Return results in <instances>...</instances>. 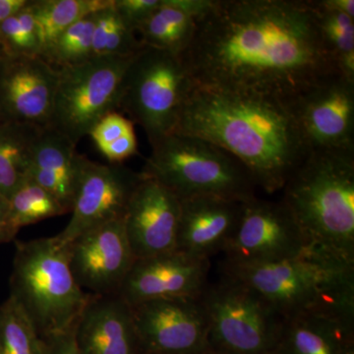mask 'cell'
<instances>
[{
	"label": "cell",
	"mask_w": 354,
	"mask_h": 354,
	"mask_svg": "<svg viewBox=\"0 0 354 354\" xmlns=\"http://www.w3.org/2000/svg\"><path fill=\"white\" fill-rule=\"evenodd\" d=\"M0 41L7 57H39L34 0L0 24Z\"/></svg>",
	"instance_id": "30"
},
{
	"label": "cell",
	"mask_w": 354,
	"mask_h": 354,
	"mask_svg": "<svg viewBox=\"0 0 354 354\" xmlns=\"http://www.w3.org/2000/svg\"><path fill=\"white\" fill-rule=\"evenodd\" d=\"M137 152L138 144L134 130L123 135L101 150L109 164H121L123 160L136 155Z\"/></svg>",
	"instance_id": "33"
},
{
	"label": "cell",
	"mask_w": 354,
	"mask_h": 354,
	"mask_svg": "<svg viewBox=\"0 0 354 354\" xmlns=\"http://www.w3.org/2000/svg\"><path fill=\"white\" fill-rule=\"evenodd\" d=\"M212 351L276 354L285 318L258 293L221 274L201 295Z\"/></svg>",
	"instance_id": "8"
},
{
	"label": "cell",
	"mask_w": 354,
	"mask_h": 354,
	"mask_svg": "<svg viewBox=\"0 0 354 354\" xmlns=\"http://www.w3.org/2000/svg\"><path fill=\"white\" fill-rule=\"evenodd\" d=\"M7 201L9 220L16 232L21 227L68 213L57 198L31 177L26 179Z\"/></svg>",
	"instance_id": "27"
},
{
	"label": "cell",
	"mask_w": 354,
	"mask_h": 354,
	"mask_svg": "<svg viewBox=\"0 0 354 354\" xmlns=\"http://www.w3.org/2000/svg\"><path fill=\"white\" fill-rule=\"evenodd\" d=\"M322 39L342 74L354 80V18L313 0Z\"/></svg>",
	"instance_id": "26"
},
{
	"label": "cell",
	"mask_w": 354,
	"mask_h": 354,
	"mask_svg": "<svg viewBox=\"0 0 354 354\" xmlns=\"http://www.w3.org/2000/svg\"><path fill=\"white\" fill-rule=\"evenodd\" d=\"M66 246L72 274L88 295L118 293L136 259L123 218L91 228Z\"/></svg>",
	"instance_id": "14"
},
{
	"label": "cell",
	"mask_w": 354,
	"mask_h": 354,
	"mask_svg": "<svg viewBox=\"0 0 354 354\" xmlns=\"http://www.w3.org/2000/svg\"><path fill=\"white\" fill-rule=\"evenodd\" d=\"M130 306L140 351L156 354L209 351L208 318L201 295L160 298Z\"/></svg>",
	"instance_id": "11"
},
{
	"label": "cell",
	"mask_w": 354,
	"mask_h": 354,
	"mask_svg": "<svg viewBox=\"0 0 354 354\" xmlns=\"http://www.w3.org/2000/svg\"><path fill=\"white\" fill-rule=\"evenodd\" d=\"M113 0H34L39 57L77 21L109 6Z\"/></svg>",
	"instance_id": "24"
},
{
	"label": "cell",
	"mask_w": 354,
	"mask_h": 354,
	"mask_svg": "<svg viewBox=\"0 0 354 354\" xmlns=\"http://www.w3.org/2000/svg\"><path fill=\"white\" fill-rule=\"evenodd\" d=\"M310 249L283 200L255 197L243 203L237 227L221 253L227 262L265 263L297 257Z\"/></svg>",
	"instance_id": "10"
},
{
	"label": "cell",
	"mask_w": 354,
	"mask_h": 354,
	"mask_svg": "<svg viewBox=\"0 0 354 354\" xmlns=\"http://www.w3.org/2000/svg\"><path fill=\"white\" fill-rule=\"evenodd\" d=\"M57 81V70L39 55L0 60L2 120L50 127Z\"/></svg>",
	"instance_id": "16"
},
{
	"label": "cell",
	"mask_w": 354,
	"mask_h": 354,
	"mask_svg": "<svg viewBox=\"0 0 354 354\" xmlns=\"http://www.w3.org/2000/svg\"><path fill=\"white\" fill-rule=\"evenodd\" d=\"M6 57H7L6 48H4L3 44L0 41V60L3 59Z\"/></svg>",
	"instance_id": "38"
},
{
	"label": "cell",
	"mask_w": 354,
	"mask_h": 354,
	"mask_svg": "<svg viewBox=\"0 0 354 354\" xmlns=\"http://www.w3.org/2000/svg\"><path fill=\"white\" fill-rule=\"evenodd\" d=\"M95 13L88 14L65 30L43 58L55 69L62 70L84 64L94 57Z\"/></svg>",
	"instance_id": "29"
},
{
	"label": "cell",
	"mask_w": 354,
	"mask_h": 354,
	"mask_svg": "<svg viewBox=\"0 0 354 354\" xmlns=\"http://www.w3.org/2000/svg\"><path fill=\"white\" fill-rule=\"evenodd\" d=\"M30 0H0V24L24 8Z\"/></svg>",
	"instance_id": "36"
},
{
	"label": "cell",
	"mask_w": 354,
	"mask_h": 354,
	"mask_svg": "<svg viewBox=\"0 0 354 354\" xmlns=\"http://www.w3.org/2000/svg\"><path fill=\"white\" fill-rule=\"evenodd\" d=\"M143 46L136 31L116 11L113 0L95 13L93 57H132Z\"/></svg>",
	"instance_id": "25"
},
{
	"label": "cell",
	"mask_w": 354,
	"mask_h": 354,
	"mask_svg": "<svg viewBox=\"0 0 354 354\" xmlns=\"http://www.w3.org/2000/svg\"><path fill=\"white\" fill-rule=\"evenodd\" d=\"M76 146L53 128H44L30 171V177L57 198L68 213L85 158L79 155Z\"/></svg>",
	"instance_id": "21"
},
{
	"label": "cell",
	"mask_w": 354,
	"mask_h": 354,
	"mask_svg": "<svg viewBox=\"0 0 354 354\" xmlns=\"http://www.w3.org/2000/svg\"><path fill=\"white\" fill-rule=\"evenodd\" d=\"M0 354H44L43 339L10 297L0 306Z\"/></svg>",
	"instance_id": "28"
},
{
	"label": "cell",
	"mask_w": 354,
	"mask_h": 354,
	"mask_svg": "<svg viewBox=\"0 0 354 354\" xmlns=\"http://www.w3.org/2000/svg\"><path fill=\"white\" fill-rule=\"evenodd\" d=\"M138 354H156V353H145V351H140Z\"/></svg>",
	"instance_id": "41"
},
{
	"label": "cell",
	"mask_w": 354,
	"mask_h": 354,
	"mask_svg": "<svg viewBox=\"0 0 354 354\" xmlns=\"http://www.w3.org/2000/svg\"><path fill=\"white\" fill-rule=\"evenodd\" d=\"M44 128L0 122V196L8 200L30 177L32 156Z\"/></svg>",
	"instance_id": "23"
},
{
	"label": "cell",
	"mask_w": 354,
	"mask_h": 354,
	"mask_svg": "<svg viewBox=\"0 0 354 354\" xmlns=\"http://www.w3.org/2000/svg\"><path fill=\"white\" fill-rule=\"evenodd\" d=\"M323 2L330 8L354 18V0H323Z\"/></svg>",
	"instance_id": "37"
},
{
	"label": "cell",
	"mask_w": 354,
	"mask_h": 354,
	"mask_svg": "<svg viewBox=\"0 0 354 354\" xmlns=\"http://www.w3.org/2000/svg\"><path fill=\"white\" fill-rule=\"evenodd\" d=\"M141 179V172L125 165H102L84 158L70 212L71 218L55 235L58 241L66 245L91 228L123 218Z\"/></svg>",
	"instance_id": "12"
},
{
	"label": "cell",
	"mask_w": 354,
	"mask_h": 354,
	"mask_svg": "<svg viewBox=\"0 0 354 354\" xmlns=\"http://www.w3.org/2000/svg\"><path fill=\"white\" fill-rule=\"evenodd\" d=\"M354 344V316L305 311L285 318L276 354H346Z\"/></svg>",
	"instance_id": "20"
},
{
	"label": "cell",
	"mask_w": 354,
	"mask_h": 354,
	"mask_svg": "<svg viewBox=\"0 0 354 354\" xmlns=\"http://www.w3.org/2000/svg\"><path fill=\"white\" fill-rule=\"evenodd\" d=\"M2 121L3 120H2L1 114H0V122H2Z\"/></svg>",
	"instance_id": "42"
},
{
	"label": "cell",
	"mask_w": 354,
	"mask_h": 354,
	"mask_svg": "<svg viewBox=\"0 0 354 354\" xmlns=\"http://www.w3.org/2000/svg\"><path fill=\"white\" fill-rule=\"evenodd\" d=\"M160 4V0H113L120 17L136 32Z\"/></svg>",
	"instance_id": "32"
},
{
	"label": "cell",
	"mask_w": 354,
	"mask_h": 354,
	"mask_svg": "<svg viewBox=\"0 0 354 354\" xmlns=\"http://www.w3.org/2000/svg\"><path fill=\"white\" fill-rule=\"evenodd\" d=\"M141 172L180 200L214 196L247 202L256 197L252 177L237 158L190 135L171 133L153 144Z\"/></svg>",
	"instance_id": "6"
},
{
	"label": "cell",
	"mask_w": 354,
	"mask_h": 354,
	"mask_svg": "<svg viewBox=\"0 0 354 354\" xmlns=\"http://www.w3.org/2000/svg\"><path fill=\"white\" fill-rule=\"evenodd\" d=\"M211 260L183 251L135 259L118 295L129 305L160 298L198 297L209 283Z\"/></svg>",
	"instance_id": "15"
},
{
	"label": "cell",
	"mask_w": 354,
	"mask_h": 354,
	"mask_svg": "<svg viewBox=\"0 0 354 354\" xmlns=\"http://www.w3.org/2000/svg\"><path fill=\"white\" fill-rule=\"evenodd\" d=\"M132 57H97L57 70L50 127L75 145L106 114L118 109Z\"/></svg>",
	"instance_id": "9"
},
{
	"label": "cell",
	"mask_w": 354,
	"mask_h": 354,
	"mask_svg": "<svg viewBox=\"0 0 354 354\" xmlns=\"http://www.w3.org/2000/svg\"><path fill=\"white\" fill-rule=\"evenodd\" d=\"M79 354H138L131 306L120 295H90L74 327Z\"/></svg>",
	"instance_id": "18"
},
{
	"label": "cell",
	"mask_w": 354,
	"mask_h": 354,
	"mask_svg": "<svg viewBox=\"0 0 354 354\" xmlns=\"http://www.w3.org/2000/svg\"><path fill=\"white\" fill-rule=\"evenodd\" d=\"M212 0H160L137 30L144 46L181 55L194 36L198 21Z\"/></svg>",
	"instance_id": "22"
},
{
	"label": "cell",
	"mask_w": 354,
	"mask_h": 354,
	"mask_svg": "<svg viewBox=\"0 0 354 354\" xmlns=\"http://www.w3.org/2000/svg\"><path fill=\"white\" fill-rule=\"evenodd\" d=\"M9 297L44 339L72 329L90 295L72 274L67 246L53 236L16 243Z\"/></svg>",
	"instance_id": "5"
},
{
	"label": "cell",
	"mask_w": 354,
	"mask_h": 354,
	"mask_svg": "<svg viewBox=\"0 0 354 354\" xmlns=\"http://www.w3.org/2000/svg\"><path fill=\"white\" fill-rule=\"evenodd\" d=\"M174 133L227 151L246 167L256 187L270 194L283 190L311 152L288 102L195 84Z\"/></svg>",
	"instance_id": "2"
},
{
	"label": "cell",
	"mask_w": 354,
	"mask_h": 354,
	"mask_svg": "<svg viewBox=\"0 0 354 354\" xmlns=\"http://www.w3.org/2000/svg\"><path fill=\"white\" fill-rule=\"evenodd\" d=\"M180 208L174 192L142 174L123 216L136 259L176 250Z\"/></svg>",
	"instance_id": "17"
},
{
	"label": "cell",
	"mask_w": 354,
	"mask_h": 354,
	"mask_svg": "<svg viewBox=\"0 0 354 354\" xmlns=\"http://www.w3.org/2000/svg\"><path fill=\"white\" fill-rule=\"evenodd\" d=\"M204 354H232V353H223V351H212V349H209V351H207V353H205Z\"/></svg>",
	"instance_id": "39"
},
{
	"label": "cell",
	"mask_w": 354,
	"mask_h": 354,
	"mask_svg": "<svg viewBox=\"0 0 354 354\" xmlns=\"http://www.w3.org/2000/svg\"><path fill=\"white\" fill-rule=\"evenodd\" d=\"M221 274L255 291L283 318L305 311L354 316V265L313 249L274 262L223 261Z\"/></svg>",
	"instance_id": "4"
},
{
	"label": "cell",
	"mask_w": 354,
	"mask_h": 354,
	"mask_svg": "<svg viewBox=\"0 0 354 354\" xmlns=\"http://www.w3.org/2000/svg\"><path fill=\"white\" fill-rule=\"evenodd\" d=\"M290 106L310 151L354 152V80L335 74Z\"/></svg>",
	"instance_id": "13"
},
{
	"label": "cell",
	"mask_w": 354,
	"mask_h": 354,
	"mask_svg": "<svg viewBox=\"0 0 354 354\" xmlns=\"http://www.w3.org/2000/svg\"><path fill=\"white\" fill-rule=\"evenodd\" d=\"M180 202L177 250L206 259L223 252L237 227L244 202L214 196Z\"/></svg>",
	"instance_id": "19"
},
{
	"label": "cell",
	"mask_w": 354,
	"mask_h": 354,
	"mask_svg": "<svg viewBox=\"0 0 354 354\" xmlns=\"http://www.w3.org/2000/svg\"><path fill=\"white\" fill-rule=\"evenodd\" d=\"M283 190L311 249L354 265V152L311 151Z\"/></svg>",
	"instance_id": "3"
},
{
	"label": "cell",
	"mask_w": 354,
	"mask_h": 354,
	"mask_svg": "<svg viewBox=\"0 0 354 354\" xmlns=\"http://www.w3.org/2000/svg\"><path fill=\"white\" fill-rule=\"evenodd\" d=\"M16 234L9 220L8 201L0 196V244L13 241Z\"/></svg>",
	"instance_id": "35"
},
{
	"label": "cell",
	"mask_w": 354,
	"mask_h": 354,
	"mask_svg": "<svg viewBox=\"0 0 354 354\" xmlns=\"http://www.w3.org/2000/svg\"><path fill=\"white\" fill-rule=\"evenodd\" d=\"M180 57L195 85L290 104L342 73L313 0H212Z\"/></svg>",
	"instance_id": "1"
},
{
	"label": "cell",
	"mask_w": 354,
	"mask_h": 354,
	"mask_svg": "<svg viewBox=\"0 0 354 354\" xmlns=\"http://www.w3.org/2000/svg\"><path fill=\"white\" fill-rule=\"evenodd\" d=\"M133 122L118 111L106 114L91 130L88 136L100 151L127 133L133 131Z\"/></svg>",
	"instance_id": "31"
},
{
	"label": "cell",
	"mask_w": 354,
	"mask_h": 354,
	"mask_svg": "<svg viewBox=\"0 0 354 354\" xmlns=\"http://www.w3.org/2000/svg\"><path fill=\"white\" fill-rule=\"evenodd\" d=\"M193 86L180 55L143 46L125 73L118 109L143 128L153 145L176 130Z\"/></svg>",
	"instance_id": "7"
},
{
	"label": "cell",
	"mask_w": 354,
	"mask_h": 354,
	"mask_svg": "<svg viewBox=\"0 0 354 354\" xmlns=\"http://www.w3.org/2000/svg\"><path fill=\"white\" fill-rule=\"evenodd\" d=\"M74 327L43 339L44 354H79L74 337Z\"/></svg>",
	"instance_id": "34"
},
{
	"label": "cell",
	"mask_w": 354,
	"mask_h": 354,
	"mask_svg": "<svg viewBox=\"0 0 354 354\" xmlns=\"http://www.w3.org/2000/svg\"><path fill=\"white\" fill-rule=\"evenodd\" d=\"M346 354H354V344L348 349Z\"/></svg>",
	"instance_id": "40"
}]
</instances>
